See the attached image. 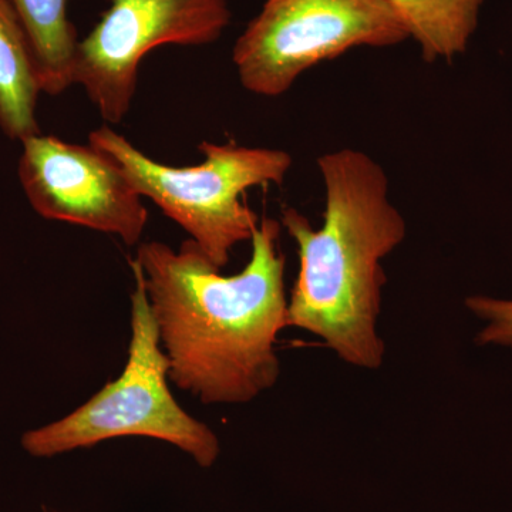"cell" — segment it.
<instances>
[{
    "instance_id": "obj_1",
    "label": "cell",
    "mask_w": 512,
    "mask_h": 512,
    "mask_svg": "<svg viewBox=\"0 0 512 512\" xmlns=\"http://www.w3.org/2000/svg\"><path fill=\"white\" fill-rule=\"evenodd\" d=\"M281 222L262 218L248 264L225 276L192 239L138 245L170 380L204 404H244L281 375L276 340L288 328Z\"/></svg>"
},
{
    "instance_id": "obj_2",
    "label": "cell",
    "mask_w": 512,
    "mask_h": 512,
    "mask_svg": "<svg viewBox=\"0 0 512 512\" xmlns=\"http://www.w3.org/2000/svg\"><path fill=\"white\" fill-rule=\"evenodd\" d=\"M318 170L325 187L322 227L313 228L296 208L281 215L299 255L288 328L322 339L350 366L376 370L384 359L382 262L406 238V220L390 197L386 171L365 151H329L318 158Z\"/></svg>"
},
{
    "instance_id": "obj_3",
    "label": "cell",
    "mask_w": 512,
    "mask_h": 512,
    "mask_svg": "<svg viewBox=\"0 0 512 512\" xmlns=\"http://www.w3.org/2000/svg\"><path fill=\"white\" fill-rule=\"evenodd\" d=\"M89 144L109 157L138 194L180 225L220 269L229 264L237 245L251 241L261 221L244 201L245 192L281 185L293 163L281 148L202 141L200 164L173 167L148 157L107 124L89 134Z\"/></svg>"
},
{
    "instance_id": "obj_4",
    "label": "cell",
    "mask_w": 512,
    "mask_h": 512,
    "mask_svg": "<svg viewBox=\"0 0 512 512\" xmlns=\"http://www.w3.org/2000/svg\"><path fill=\"white\" fill-rule=\"evenodd\" d=\"M130 268L131 339L123 372L69 416L23 434L22 446L30 456L49 458L120 437H148L165 441L198 466L210 468L220 457V439L185 412L171 393L170 363L136 258Z\"/></svg>"
},
{
    "instance_id": "obj_5",
    "label": "cell",
    "mask_w": 512,
    "mask_h": 512,
    "mask_svg": "<svg viewBox=\"0 0 512 512\" xmlns=\"http://www.w3.org/2000/svg\"><path fill=\"white\" fill-rule=\"evenodd\" d=\"M406 40L387 0H265L235 42L232 62L247 92L279 97L320 63Z\"/></svg>"
},
{
    "instance_id": "obj_6",
    "label": "cell",
    "mask_w": 512,
    "mask_h": 512,
    "mask_svg": "<svg viewBox=\"0 0 512 512\" xmlns=\"http://www.w3.org/2000/svg\"><path fill=\"white\" fill-rule=\"evenodd\" d=\"M227 0H110L77 43L73 82L107 124H119L137 92L144 57L161 46H207L231 23Z\"/></svg>"
},
{
    "instance_id": "obj_7",
    "label": "cell",
    "mask_w": 512,
    "mask_h": 512,
    "mask_svg": "<svg viewBox=\"0 0 512 512\" xmlns=\"http://www.w3.org/2000/svg\"><path fill=\"white\" fill-rule=\"evenodd\" d=\"M19 178L33 210L46 220L94 229L133 247L148 221L144 198L99 150L36 134L22 141Z\"/></svg>"
},
{
    "instance_id": "obj_8",
    "label": "cell",
    "mask_w": 512,
    "mask_h": 512,
    "mask_svg": "<svg viewBox=\"0 0 512 512\" xmlns=\"http://www.w3.org/2000/svg\"><path fill=\"white\" fill-rule=\"evenodd\" d=\"M40 87L32 42L10 0H0V128L12 140L40 134Z\"/></svg>"
},
{
    "instance_id": "obj_9",
    "label": "cell",
    "mask_w": 512,
    "mask_h": 512,
    "mask_svg": "<svg viewBox=\"0 0 512 512\" xmlns=\"http://www.w3.org/2000/svg\"><path fill=\"white\" fill-rule=\"evenodd\" d=\"M427 63L463 55L477 32L484 0H387Z\"/></svg>"
},
{
    "instance_id": "obj_10",
    "label": "cell",
    "mask_w": 512,
    "mask_h": 512,
    "mask_svg": "<svg viewBox=\"0 0 512 512\" xmlns=\"http://www.w3.org/2000/svg\"><path fill=\"white\" fill-rule=\"evenodd\" d=\"M35 52L42 92L57 96L74 86L76 28L69 18L70 0H10Z\"/></svg>"
},
{
    "instance_id": "obj_11",
    "label": "cell",
    "mask_w": 512,
    "mask_h": 512,
    "mask_svg": "<svg viewBox=\"0 0 512 512\" xmlns=\"http://www.w3.org/2000/svg\"><path fill=\"white\" fill-rule=\"evenodd\" d=\"M468 311L484 320L478 335L480 345H497L512 349V299L476 295L466 299Z\"/></svg>"
},
{
    "instance_id": "obj_12",
    "label": "cell",
    "mask_w": 512,
    "mask_h": 512,
    "mask_svg": "<svg viewBox=\"0 0 512 512\" xmlns=\"http://www.w3.org/2000/svg\"><path fill=\"white\" fill-rule=\"evenodd\" d=\"M46 512H60V511H46Z\"/></svg>"
}]
</instances>
